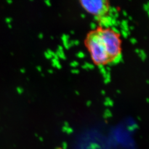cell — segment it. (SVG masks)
<instances>
[{"label":"cell","mask_w":149,"mask_h":149,"mask_svg":"<svg viewBox=\"0 0 149 149\" xmlns=\"http://www.w3.org/2000/svg\"><path fill=\"white\" fill-rule=\"evenodd\" d=\"M87 45L92 58L96 64L103 65L110 60L101 39L96 31L91 32L88 35Z\"/></svg>","instance_id":"cell-1"},{"label":"cell","mask_w":149,"mask_h":149,"mask_svg":"<svg viewBox=\"0 0 149 149\" xmlns=\"http://www.w3.org/2000/svg\"><path fill=\"white\" fill-rule=\"evenodd\" d=\"M97 34L100 37L110 59L120 53V40L119 36L111 29H98Z\"/></svg>","instance_id":"cell-2"},{"label":"cell","mask_w":149,"mask_h":149,"mask_svg":"<svg viewBox=\"0 0 149 149\" xmlns=\"http://www.w3.org/2000/svg\"><path fill=\"white\" fill-rule=\"evenodd\" d=\"M81 3L86 10L95 16H104L109 10L107 1L104 0H82Z\"/></svg>","instance_id":"cell-3"},{"label":"cell","mask_w":149,"mask_h":149,"mask_svg":"<svg viewBox=\"0 0 149 149\" xmlns=\"http://www.w3.org/2000/svg\"><path fill=\"white\" fill-rule=\"evenodd\" d=\"M112 17L109 16H101L100 25L101 27H105L107 28L109 26H112Z\"/></svg>","instance_id":"cell-4"},{"label":"cell","mask_w":149,"mask_h":149,"mask_svg":"<svg viewBox=\"0 0 149 149\" xmlns=\"http://www.w3.org/2000/svg\"><path fill=\"white\" fill-rule=\"evenodd\" d=\"M122 60V55L121 53L118 54L114 57L112 58V59H110V61L112 64H117L119 62H120Z\"/></svg>","instance_id":"cell-5"},{"label":"cell","mask_w":149,"mask_h":149,"mask_svg":"<svg viewBox=\"0 0 149 149\" xmlns=\"http://www.w3.org/2000/svg\"><path fill=\"white\" fill-rule=\"evenodd\" d=\"M62 39H63L65 47L66 49L69 48L70 46L69 42V36L67 35L64 34L62 37Z\"/></svg>","instance_id":"cell-6"},{"label":"cell","mask_w":149,"mask_h":149,"mask_svg":"<svg viewBox=\"0 0 149 149\" xmlns=\"http://www.w3.org/2000/svg\"><path fill=\"white\" fill-rule=\"evenodd\" d=\"M122 27L123 28V30H124L127 32H129V28H128V21H127L123 20L122 22Z\"/></svg>","instance_id":"cell-7"},{"label":"cell","mask_w":149,"mask_h":149,"mask_svg":"<svg viewBox=\"0 0 149 149\" xmlns=\"http://www.w3.org/2000/svg\"><path fill=\"white\" fill-rule=\"evenodd\" d=\"M52 61H53V65L54 66L57 67V68H59V69L61 68V65L59 63L58 60L54 58V59L52 60Z\"/></svg>","instance_id":"cell-8"},{"label":"cell","mask_w":149,"mask_h":149,"mask_svg":"<svg viewBox=\"0 0 149 149\" xmlns=\"http://www.w3.org/2000/svg\"><path fill=\"white\" fill-rule=\"evenodd\" d=\"M56 55L58 56V57H60L62 59H65V56L64 55L63 50H59L57 52V53H56Z\"/></svg>","instance_id":"cell-9"},{"label":"cell","mask_w":149,"mask_h":149,"mask_svg":"<svg viewBox=\"0 0 149 149\" xmlns=\"http://www.w3.org/2000/svg\"><path fill=\"white\" fill-rule=\"evenodd\" d=\"M82 68H85V69H92V68H93V65L92 64L86 63L85 64L82 66Z\"/></svg>","instance_id":"cell-10"},{"label":"cell","mask_w":149,"mask_h":149,"mask_svg":"<svg viewBox=\"0 0 149 149\" xmlns=\"http://www.w3.org/2000/svg\"><path fill=\"white\" fill-rule=\"evenodd\" d=\"M138 54H139V55H140V58L141 59H143V60H145V58H146V54H145V52H144L143 50H140Z\"/></svg>","instance_id":"cell-11"},{"label":"cell","mask_w":149,"mask_h":149,"mask_svg":"<svg viewBox=\"0 0 149 149\" xmlns=\"http://www.w3.org/2000/svg\"><path fill=\"white\" fill-rule=\"evenodd\" d=\"M104 78H105V80H104L105 83H108L110 81V80H111L110 74L109 73L107 72L106 74H104Z\"/></svg>","instance_id":"cell-12"},{"label":"cell","mask_w":149,"mask_h":149,"mask_svg":"<svg viewBox=\"0 0 149 149\" xmlns=\"http://www.w3.org/2000/svg\"><path fill=\"white\" fill-rule=\"evenodd\" d=\"M113 101H112V100H111L110 98H107L106 99L105 102H104V104H105L106 105L112 106V105H113Z\"/></svg>","instance_id":"cell-13"},{"label":"cell","mask_w":149,"mask_h":149,"mask_svg":"<svg viewBox=\"0 0 149 149\" xmlns=\"http://www.w3.org/2000/svg\"><path fill=\"white\" fill-rule=\"evenodd\" d=\"M111 30H112V31L114 32V33L117 34L118 35L119 34V30L116 27H114V26H113V27H112Z\"/></svg>","instance_id":"cell-14"},{"label":"cell","mask_w":149,"mask_h":149,"mask_svg":"<svg viewBox=\"0 0 149 149\" xmlns=\"http://www.w3.org/2000/svg\"><path fill=\"white\" fill-rule=\"evenodd\" d=\"M16 90H17V92L19 94H22V93L23 92V89L22 87H17Z\"/></svg>","instance_id":"cell-15"},{"label":"cell","mask_w":149,"mask_h":149,"mask_svg":"<svg viewBox=\"0 0 149 149\" xmlns=\"http://www.w3.org/2000/svg\"><path fill=\"white\" fill-rule=\"evenodd\" d=\"M77 55L78 57H79L80 58H84L85 56V54L83 52H79V53H77Z\"/></svg>","instance_id":"cell-16"},{"label":"cell","mask_w":149,"mask_h":149,"mask_svg":"<svg viewBox=\"0 0 149 149\" xmlns=\"http://www.w3.org/2000/svg\"><path fill=\"white\" fill-rule=\"evenodd\" d=\"M122 34L123 36L124 37H128V34H129V32H127L124 30H122Z\"/></svg>","instance_id":"cell-17"},{"label":"cell","mask_w":149,"mask_h":149,"mask_svg":"<svg viewBox=\"0 0 149 149\" xmlns=\"http://www.w3.org/2000/svg\"><path fill=\"white\" fill-rule=\"evenodd\" d=\"M5 21L8 24H10L11 23V22H12V19L11 18H10V17H7V18H6L5 19Z\"/></svg>","instance_id":"cell-18"},{"label":"cell","mask_w":149,"mask_h":149,"mask_svg":"<svg viewBox=\"0 0 149 149\" xmlns=\"http://www.w3.org/2000/svg\"><path fill=\"white\" fill-rule=\"evenodd\" d=\"M71 65L72 67H76L77 66L79 65V63H78L77 61H72V62L71 63Z\"/></svg>","instance_id":"cell-19"},{"label":"cell","mask_w":149,"mask_h":149,"mask_svg":"<svg viewBox=\"0 0 149 149\" xmlns=\"http://www.w3.org/2000/svg\"><path fill=\"white\" fill-rule=\"evenodd\" d=\"M100 71H101L102 74H103V75L106 74L107 73L106 70V69H104V68H103L101 69H100Z\"/></svg>","instance_id":"cell-20"},{"label":"cell","mask_w":149,"mask_h":149,"mask_svg":"<svg viewBox=\"0 0 149 149\" xmlns=\"http://www.w3.org/2000/svg\"><path fill=\"white\" fill-rule=\"evenodd\" d=\"M45 57L47 58H48V59H50V58H51L52 56L49 54H48L47 52H46V53H45Z\"/></svg>","instance_id":"cell-21"},{"label":"cell","mask_w":149,"mask_h":149,"mask_svg":"<svg viewBox=\"0 0 149 149\" xmlns=\"http://www.w3.org/2000/svg\"><path fill=\"white\" fill-rule=\"evenodd\" d=\"M91 28H92V29H95V28H96V24H95V23H92L91 24Z\"/></svg>","instance_id":"cell-22"},{"label":"cell","mask_w":149,"mask_h":149,"mask_svg":"<svg viewBox=\"0 0 149 149\" xmlns=\"http://www.w3.org/2000/svg\"><path fill=\"white\" fill-rule=\"evenodd\" d=\"M95 19H96L97 21H100V18H101V16H95Z\"/></svg>","instance_id":"cell-23"},{"label":"cell","mask_w":149,"mask_h":149,"mask_svg":"<svg viewBox=\"0 0 149 149\" xmlns=\"http://www.w3.org/2000/svg\"><path fill=\"white\" fill-rule=\"evenodd\" d=\"M130 41L133 44H135V43H136V40L135 38H132L130 39Z\"/></svg>","instance_id":"cell-24"},{"label":"cell","mask_w":149,"mask_h":149,"mask_svg":"<svg viewBox=\"0 0 149 149\" xmlns=\"http://www.w3.org/2000/svg\"><path fill=\"white\" fill-rule=\"evenodd\" d=\"M144 8H145V10L148 11V9H149V5H148V4H145V5H144Z\"/></svg>","instance_id":"cell-25"},{"label":"cell","mask_w":149,"mask_h":149,"mask_svg":"<svg viewBox=\"0 0 149 149\" xmlns=\"http://www.w3.org/2000/svg\"><path fill=\"white\" fill-rule=\"evenodd\" d=\"M72 72L73 73H74V74H77V73H79V71L78 70L74 69L72 70Z\"/></svg>","instance_id":"cell-26"},{"label":"cell","mask_w":149,"mask_h":149,"mask_svg":"<svg viewBox=\"0 0 149 149\" xmlns=\"http://www.w3.org/2000/svg\"><path fill=\"white\" fill-rule=\"evenodd\" d=\"M79 42L78 41V40H74V45H79Z\"/></svg>","instance_id":"cell-27"},{"label":"cell","mask_w":149,"mask_h":149,"mask_svg":"<svg viewBox=\"0 0 149 149\" xmlns=\"http://www.w3.org/2000/svg\"><path fill=\"white\" fill-rule=\"evenodd\" d=\"M98 68H99L100 69H102V68H104L103 64H98Z\"/></svg>","instance_id":"cell-28"},{"label":"cell","mask_w":149,"mask_h":149,"mask_svg":"<svg viewBox=\"0 0 149 149\" xmlns=\"http://www.w3.org/2000/svg\"><path fill=\"white\" fill-rule=\"evenodd\" d=\"M40 38H43V34H42V33H40V34H39V36H38Z\"/></svg>","instance_id":"cell-29"},{"label":"cell","mask_w":149,"mask_h":149,"mask_svg":"<svg viewBox=\"0 0 149 149\" xmlns=\"http://www.w3.org/2000/svg\"><path fill=\"white\" fill-rule=\"evenodd\" d=\"M7 2L8 3H9V4H11V3H12L13 1H11V0H7Z\"/></svg>","instance_id":"cell-30"},{"label":"cell","mask_w":149,"mask_h":149,"mask_svg":"<svg viewBox=\"0 0 149 149\" xmlns=\"http://www.w3.org/2000/svg\"><path fill=\"white\" fill-rule=\"evenodd\" d=\"M20 71L22 72V73H24L26 72V70L24 69H21L20 70Z\"/></svg>","instance_id":"cell-31"},{"label":"cell","mask_w":149,"mask_h":149,"mask_svg":"<svg viewBox=\"0 0 149 149\" xmlns=\"http://www.w3.org/2000/svg\"><path fill=\"white\" fill-rule=\"evenodd\" d=\"M45 2H46V3L47 4V5L50 6V1H45Z\"/></svg>","instance_id":"cell-32"},{"label":"cell","mask_w":149,"mask_h":149,"mask_svg":"<svg viewBox=\"0 0 149 149\" xmlns=\"http://www.w3.org/2000/svg\"><path fill=\"white\" fill-rule=\"evenodd\" d=\"M37 69L39 71H41L42 69H41V68H40V66H38Z\"/></svg>","instance_id":"cell-33"},{"label":"cell","mask_w":149,"mask_h":149,"mask_svg":"<svg viewBox=\"0 0 149 149\" xmlns=\"http://www.w3.org/2000/svg\"><path fill=\"white\" fill-rule=\"evenodd\" d=\"M123 12V14H124L125 16H127V12H126L125 11H124Z\"/></svg>","instance_id":"cell-34"},{"label":"cell","mask_w":149,"mask_h":149,"mask_svg":"<svg viewBox=\"0 0 149 149\" xmlns=\"http://www.w3.org/2000/svg\"><path fill=\"white\" fill-rule=\"evenodd\" d=\"M8 27H9L10 28H12V25H11V24H8Z\"/></svg>","instance_id":"cell-35"},{"label":"cell","mask_w":149,"mask_h":149,"mask_svg":"<svg viewBox=\"0 0 149 149\" xmlns=\"http://www.w3.org/2000/svg\"><path fill=\"white\" fill-rule=\"evenodd\" d=\"M102 93L103 95H104V94L106 93V92H105L104 91H102Z\"/></svg>","instance_id":"cell-36"},{"label":"cell","mask_w":149,"mask_h":149,"mask_svg":"<svg viewBox=\"0 0 149 149\" xmlns=\"http://www.w3.org/2000/svg\"><path fill=\"white\" fill-rule=\"evenodd\" d=\"M91 103V102L90 101H88L87 102V104L88 105H90Z\"/></svg>","instance_id":"cell-37"},{"label":"cell","mask_w":149,"mask_h":149,"mask_svg":"<svg viewBox=\"0 0 149 149\" xmlns=\"http://www.w3.org/2000/svg\"><path fill=\"white\" fill-rule=\"evenodd\" d=\"M85 17V15H82V17H83V18H84Z\"/></svg>","instance_id":"cell-38"},{"label":"cell","mask_w":149,"mask_h":149,"mask_svg":"<svg viewBox=\"0 0 149 149\" xmlns=\"http://www.w3.org/2000/svg\"><path fill=\"white\" fill-rule=\"evenodd\" d=\"M49 72H53V71H52V70H49Z\"/></svg>","instance_id":"cell-39"}]
</instances>
